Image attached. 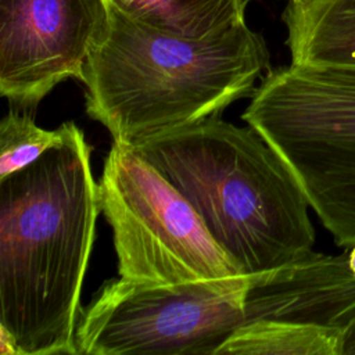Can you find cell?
Returning a JSON list of instances; mask_svg holds the SVG:
<instances>
[{"label":"cell","mask_w":355,"mask_h":355,"mask_svg":"<svg viewBox=\"0 0 355 355\" xmlns=\"http://www.w3.org/2000/svg\"><path fill=\"white\" fill-rule=\"evenodd\" d=\"M92 147L67 122L61 144L0 180V354L76 355L80 291L100 187Z\"/></svg>","instance_id":"obj_1"},{"label":"cell","mask_w":355,"mask_h":355,"mask_svg":"<svg viewBox=\"0 0 355 355\" xmlns=\"http://www.w3.org/2000/svg\"><path fill=\"white\" fill-rule=\"evenodd\" d=\"M105 24L87 55L86 114L114 141L139 144L219 116L269 67L262 36L245 21L189 37L128 17L107 0Z\"/></svg>","instance_id":"obj_2"},{"label":"cell","mask_w":355,"mask_h":355,"mask_svg":"<svg viewBox=\"0 0 355 355\" xmlns=\"http://www.w3.org/2000/svg\"><path fill=\"white\" fill-rule=\"evenodd\" d=\"M187 198L245 275L309 255V202L273 147L219 116L133 146Z\"/></svg>","instance_id":"obj_3"},{"label":"cell","mask_w":355,"mask_h":355,"mask_svg":"<svg viewBox=\"0 0 355 355\" xmlns=\"http://www.w3.org/2000/svg\"><path fill=\"white\" fill-rule=\"evenodd\" d=\"M241 118L282 157L340 247L355 243V67L269 71Z\"/></svg>","instance_id":"obj_4"},{"label":"cell","mask_w":355,"mask_h":355,"mask_svg":"<svg viewBox=\"0 0 355 355\" xmlns=\"http://www.w3.org/2000/svg\"><path fill=\"white\" fill-rule=\"evenodd\" d=\"M98 187L119 277L182 284L245 275L187 198L132 144L114 141Z\"/></svg>","instance_id":"obj_5"},{"label":"cell","mask_w":355,"mask_h":355,"mask_svg":"<svg viewBox=\"0 0 355 355\" xmlns=\"http://www.w3.org/2000/svg\"><path fill=\"white\" fill-rule=\"evenodd\" d=\"M252 275L182 284L105 282L82 308L78 354L216 355L245 322Z\"/></svg>","instance_id":"obj_6"},{"label":"cell","mask_w":355,"mask_h":355,"mask_svg":"<svg viewBox=\"0 0 355 355\" xmlns=\"http://www.w3.org/2000/svg\"><path fill=\"white\" fill-rule=\"evenodd\" d=\"M107 18L104 0H0V93L35 108L57 85L82 80Z\"/></svg>","instance_id":"obj_7"},{"label":"cell","mask_w":355,"mask_h":355,"mask_svg":"<svg viewBox=\"0 0 355 355\" xmlns=\"http://www.w3.org/2000/svg\"><path fill=\"white\" fill-rule=\"evenodd\" d=\"M257 319L344 331L355 319V275L348 254L311 252L295 262L252 275L245 322Z\"/></svg>","instance_id":"obj_8"},{"label":"cell","mask_w":355,"mask_h":355,"mask_svg":"<svg viewBox=\"0 0 355 355\" xmlns=\"http://www.w3.org/2000/svg\"><path fill=\"white\" fill-rule=\"evenodd\" d=\"M283 19L291 64L355 67V0L288 3Z\"/></svg>","instance_id":"obj_9"},{"label":"cell","mask_w":355,"mask_h":355,"mask_svg":"<svg viewBox=\"0 0 355 355\" xmlns=\"http://www.w3.org/2000/svg\"><path fill=\"white\" fill-rule=\"evenodd\" d=\"M130 18L189 37H205L245 21V0H107Z\"/></svg>","instance_id":"obj_10"},{"label":"cell","mask_w":355,"mask_h":355,"mask_svg":"<svg viewBox=\"0 0 355 355\" xmlns=\"http://www.w3.org/2000/svg\"><path fill=\"white\" fill-rule=\"evenodd\" d=\"M341 336L340 330L313 324L257 319L232 333L216 355H341Z\"/></svg>","instance_id":"obj_11"},{"label":"cell","mask_w":355,"mask_h":355,"mask_svg":"<svg viewBox=\"0 0 355 355\" xmlns=\"http://www.w3.org/2000/svg\"><path fill=\"white\" fill-rule=\"evenodd\" d=\"M65 135L67 122L46 130L35 123L29 112L10 110L0 121V180L37 161L61 144Z\"/></svg>","instance_id":"obj_12"},{"label":"cell","mask_w":355,"mask_h":355,"mask_svg":"<svg viewBox=\"0 0 355 355\" xmlns=\"http://www.w3.org/2000/svg\"><path fill=\"white\" fill-rule=\"evenodd\" d=\"M341 355H355V319L343 331Z\"/></svg>","instance_id":"obj_13"},{"label":"cell","mask_w":355,"mask_h":355,"mask_svg":"<svg viewBox=\"0 0 355 355\" xmlns=\"http://www.w3.org/2000/svg\"><path fill=\"white\" fill-rule=\"evenodd\" d=\"M348 265H349L352 273L355 275V243L349 247V252H348Z\"/></svg>","instance_id":"obj_14"},{"label":"cell","mask_w":355,"mask_h":355,"mask_svg":"<svg viewBox=\"0 0 355 355\" xmlns=\"http://www.w3.org/2000/svg\"><path fill=\"white\" fill-rule=\"evenodd\" d=\"M309 1H312V0H290V3H294V4H305Z\"/></svg>","instance_id":"obj_15"}]
</instances>
